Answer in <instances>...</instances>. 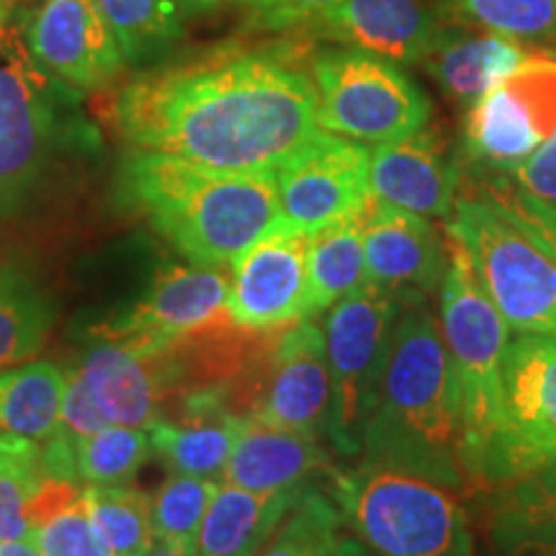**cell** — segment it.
Masks as SVG:
<instances>
[{
    "label": "cell",
    "instance_id": "6da1fadb",
    "mask_svg": "<svg viewBox=\"0 0 556 556\" xmlns=\"http://www.w3.org/2000/svg\"><path fill=\"white\" fill-rule=\"evenodd\" d=\"M116 119L137 150L227 173H276L323 127L317 90L270 54H222L129 83Z\"/></svg>",
    "mask_w": 556,
    "mask_h": 556
},
{
    "label": "cell",
    "instance_id": "7a4b0ae2",
    "mask_svg": "<svg viewBox=\"0 0 556 556\" xmlns=\"http://www.w3.org/2000/svg\"><path fill=\"white\" fill-rule=\"evenodd\" d=\"M361 454L371 467L407 471L454 492H471L462 389L441 319L426 302L402 309Z\"/></svg>",
    "mask_w": 556,
    "mask_h": 556
},
{
    "label": "cell",
    "instance_id": "3957f363",
    "mask_svg": "<svg viewBox=\"0 0 556 556\" xmlns=\"http://www.w3.org/2000/svg\"><path fill=\"white\" fill-rule=\"evenodd\" d=\"M127 189L152 227L193 266L225 268L281 225L276 173H227L139 150Z\"/></svg>",
    "mask_w": 556,
    "mask_h": 556
},
{
    "label": "cell",
    "instance_id": "277c9868",
    "mask_svg": "<svg viewBox=\"0 0 556 556\" xmlns=\"http://www.w3.org/2000/svg\"><path fill=\"white\" fill-rule=\"evenodd\" d=\"M336 500L374 556H475L467 510L433 479L361 464L336 477Z\"/></svg>",
    "mask_w": 556,
    "mask_h": 556
},
{
    "label": "cell",
    "instance_id": "5b68a950",
    "mask_svg": "<svg viewBox=\"0 0 556 556\" xmlns=\"http://www.w3.org/2000/svg\"><path fill=\"white\" fill-rule=\"evenodd\" d=\"M441 330L448 345L464 413V451L471 492H484V469L500 426L503 358L510 325L486 296L467 250L448 235V266L441 281Z\"/></svg>",
    "mask_w": 556,
    "mask_h": 556
},
{
    "label": "cell",
    "instance_id": "8992f818",
    "mask_svg": "<svg viewBox=\"0 0 556 556\" xmlns=\"http://www.w3.org/2000/svg\"><path fill=\"white\" fill-rule=\"evenodd\" d=\"M446 232L467 250L492 304L518 332L556 336V255L484 197H458Z\"/></svg>",
    "mask_w": 556,
    "mask_h": 556
},
{
    "label": "cell",
    "instance_id": "52a82bcc",
    "mask_svg": "<svg viewBox=\"0 0 556 556\" xmlns=\"http://www.w3.org/2000/svg\"><path fill=\"white\" fill-rule=\"evenodd\" d=\"M405 304L368 283L330 309L325 348L330 368V409L325 430L340 454L356 456L377 407L379 387Z\"/></svg>",
    "mask_w": 556,
    "mask_h": 556
},
{
    "label": "cell",
    "instance_id": "ba28073f",
    "mask_svg": "<svg viewBox=\"0 0 556 556\" xmlns=\"http://www.w3.org/2000/svg\"><path fill=\"white\" fill-rule=\"evenodd\" d=\"M317 122L356 142H392L430 122V99L397 62L353 47L319 52L312 62Z\"/></svg>",
    "mask_w": 556,
    "mask_h": 556
},
{
    "label": "cell",
    "instance_id": "9c48e42d",
    "mask_svg": "<svg viewBox=\"0 0 556 556\" xmlns=\"http://www.w3.org/2000/svg\"><path fill=\"white\" fill-rule=\"evenodd\" d=\"M229 413L263 426L317 435L330 409L325 336L312 319L263 332L240 379L229 389Z\"/></svg>",
    "mask_w": 556,
    "mask_h": 556
},
{
    "label": "cell",
    "instance_id": "30bf717a",
    "mask_svg": "<svg viewBox=\"0 0 556 556\" xmlns=\"http://www.w3.org/2000/svg\"><path fill=\"white\" fill-rule=\"evenodd\" d=\"M556 458V336L520 332L503 358L500 426L484 469V492Z\"/></svg>",
    "mask_w": 556,
    "mask_h": 556
},
{
    "label": "cell",
    "instance_id": "8fae6325",
    "mask_svg": "<svg viewBox=\"0 0 556 556\" xmlns=\"http://www.w3.org/2000/svg\"><path fill=\"white\" fill-rule=\"evenodd\" d=\"M556 131V52H526L520 65L475 101L464 119V150L507 173Z\"/></svg>",
    "mask_w": 556,
    "mask_h": 556
},
{
    "label": "cell",
    "instance_id": "7c38bea8",
    "mask_svg": "<svg viewBox=\"0 0 556 556\" xmlns=\"http://www.w3.org/2000/svg\"><path fill=\"white\" fill-rule=\"evenodd\" d=\"M96 405L114 426L148 430L191 392L180 343L142 348L99 338L80 366Z\"/></svg>",
    "mask_w": 556,
    "mask_h": 556
},
{
    "label": "cell",
    "instance_id": "4fadbf2b",
    "mask_svg": "<svg viewBox=\"0 0 556 556\" xmlns=\"http://www.w3.org/2000/svg\"><path fill=\"white\" fill-rule=\"evenodd\" d=\"M283 219L302 232L336 225L366 208L368 148L356 139L319 131L276 170Z\"/></svg>",
    "mask_w": 556,
    "mask_h": 556
},
{
    "label": "cell",
    "instance_id": "5bb4252c",
    "mask_svg": "<svg viewBox=\"0 0 556 556\" xmlns=\"http://www.w3.org/2000/svg\"><path fill=\"white\" fill-rule=\"evenodd\" d=\"M309 235L287 219L232 261L227 315L245 330H281L309 317Z\"/></svg>",
    "mask_w": 556,
    "mask_h": 556
},
{
    "label": "cell",
    "instance_id": "9a60e30c",
    "mask_svg": "<svg viewBox=\"0 0 556 556\" xmlns=\"http://www.w3.org/2000/svg\"><path fill=\"white\" fill-rule=\"evenodd\" d=\"M52 127L50 80L16 26L0 24V204L37 176Z\"/></svg>",
    "mask_w": 556,
    "mask_h": 556
},
{
    "label": "cell",
    "instance_id": "2e32d148",
    "mask_svg": "<svg viewBox=\"0 0 556 556\" xmlns=\"http://www.w3.org/2000/svg\"><path fill=\"white\" fill-rule=\"evenodd\" d=\"M232 274L225 268L168 266L160 270L148 296L122 317L96 328L99 338L129 340L142 348H165L232 323L227 296Z\"/></svg>",
    "mask_w": 556,
    "mask_h": 556
},
{
    "label": "cell",
    "instance_id": "e0dca14e",
    "mask_svg": "<svg viewBox=\"0 0 556 556\" xmlns=\"http://www.w3.org/2000/svg\"><path fill=\"white\" fill-rule=\"evenodd\" d=\"M364 250L374 287L405 307L428 302L448 266V245H443L428 217L374 199L368 201Z\"/></svg>",
    "mask_w": 556,
    "mask_h": 556
},
{
    "label": "cell",
    "instance_id": "ac0fdd59",
    "mask_svg": "<svg viewBox=\"0 0 556 556\" xmlns=\"http://www.w3.org/2000/svg\"><path fill=\"white\" fill-rule=\"evenodd\" d=\"M309 24L323 37L397 65L426 60L448 29L433 0H340Z\"/></svg>",
    "mask_w": 556,
    "mask_h": 556
},
{
    "label": "cell",
    "instance_id": "d6986e66",
    "mask_svg": "<svg viewBox=\"0 0 556 556\" xmlns=\"http://www.w3.org/2000/svg\"><path fill=\"white\" fill-rule=\"evenodd\" d=\"M458 168L448 157L441 131L422 127L415 135L368 150V193L374 201L448 219L456 204Z\"/></svg>",
    "mask_w": 556,
    "mask_h": 556
},
{
    "label": "cell",
    "instance_id": "ffe728a7",
    "mask_svg": "<svg viewBox=\"0 0 556 556\" xmlns=\"http://www.w3.org/2000/svg\"><path fill=\"white\" fill-rule=\"evenodd\" d=\"M29 50L41 67L80 90L106 86L124 62L93 0H47L29 29Z\"/></svg>",
    "mask_w": 556,
    "mask_h": 556
},
{
    "label": "cell",
    "instance_id": "44dd1931",
    "mask_svg": "<svg viewBox=\"0 0 556 556\" xmlns=\"http://www.w3.org/2000/svg\"><path fill=\"white\" fill-rule=\"evenodd\" d=\"M319 467L325 454L317 435L242 420L222 479L248 492H278L302 486Z\"/></svg>",
    "mask_w": 556,
    "mask_h": 556
},
{
    "label": "cell",
    "instance_id": "7402d4cb",
    "mask_svg": "<svg viewBox=\"0 0 556 556\" xmlns=\"http://www.w3.org/2000/svg\"><path fill=\"white\" fill-rule=\"evenodd\" d=\"M304 486L278 492H248L222 484L208 505L197 539V556H255L287 518Z\"/></svg>",
    "mask_w": 556,
    "mask_h": 556
},
{
    "label": "cell",
    "instance_id": "603a6c76",
    "mask_svg": "<svg viewBox=\"0 0 556 556\" xmlns=\"http://www.w3.org/2000/svg\"><path fill=\"white\" fill-rule=\"evenodd\" d=\"M523 58L526 50L518 41L492 31H458L448 26L422 62L451 99L471 106L505 80Z\"/></svg>",
    "mask_w": 556,
    "mask_h": 556
},
{
    "label": "cell",
    "instance_id": "cb8c5ba5",
    "mask_svg": "<svg viewBox=\"0 0 556 556\" xmlns=\"http://www.w3.org/2000/svg\"><path fill=\"white\" fill-rule=\"evenodd\" d=\"M366 214L368 204L351 217L309 235V317L336 307L338 302L358 294L371 283L364 250Z\"/></svg>",
    "mask_w": 556,
    "mask_h": 556
},
{
    "label": "cell",
    "instance_id": "d4e9b609",
    "mask_svg": "<svg viewBox=\"0 0 556 556\" xmlns=\"http://www.w3.org/2000/svg\"><path fill=\"white\" fill-rule=\"evenodd\" d=\"M26 516L31 544L45 556H111L90 520L86 486L80 482L45 477Z\"/></svg>",
    "mask_w": 556,
    "mask_h": 556
},
{
    "label": "cell",
    "instance_id": "484cf974",
    "mask_svg": "<svg viewBox=\"0 0 556 556\" xmlns=\"http://www.w3.org/2000/svg\"><path fill=\"white\" fill-rule=\"evenodd\" d=\"M67 371L52 361H31L0 371V433L45 443L60 430Z\"/></svg>",
    "mask_w": 556,
    "mask_h": 556
},
{
    "label": "cell",
    "instance_id": "4316f807",
    "mask_svg": "<svg viewBox=\"0 0 556 556\" xmlns=\"http://www.w3.org/2000/svg\"><path fill=\"white\" fill-rule=\"evenodd\" d=\"M88 513L111 556H142L155 541L152 500L127 484L86 486Z\"/></svg>",
    "mask_w": 556,
    "mask_h": 556
},
{
    "label": "cell",
    "instance_id": "83f0119b",
    "mask_svg": "<svg viewBox=\"0 0 556 556\" xmlns=\"http://www.w3.org/2000/svg\"><path fill=\"white\" fill-rule=\"evenodd\" d=\"M73 446L78 479L90 486H116L129 484L148 464L152 441L148 430L111 422L96 435L75 441Z\"/></svg>",
    "mask_w": 556,
    "mask_h": 556
},
{
    "label": "cell",
    "instance_id": "f1b7e54d",
    "mask_svg": "<svg viewBox=\"0 0 556 556\" xmlns=\"http://www.w3.org/2000/svg\"><path fill=\"white\" fill-rule=\"evenodd\" d=\"M45 477L41 443L0 433V541H31L26 507Z\"/></svg>",
    "mask_w": 556,
    "mask_h": 556
},
{
    "label": "cell",
    "instance_id": "f546056e",
    "mask_svg": "<svg viewBox=\"0 0 556 556\" xmlns=\"http://www.w3.org/2000/svg\"><path fill=\"white\" fill-rule=\"evenodd\" d=\"M124 60H139L180 34L176 0H93Z\"/></svg>",
    "mask_w": 556,
    "mask_h": 556
},
{
    "label": "cell",
    "instance_id": "4dcf8cb0",
    "mask_svg": "<svg viewBox=\"0 0 556 556\" xmlns=\"http://www.w3.org/2000/svg\"><path fill=\"white\" fill-rule=\"evenodd\" d=\"M52 325V312L37 291L16 278L0 281V368L37 356Z\"/></svg>",
    "mask_w": 556,
    "mask_h": 556
},
{
    "label": "cell",
    "instance_id": "1f68e13d",
    "mask_svg": "<svg viewBox=\"0 0 556 556\" xmlns=\"http://www.w3.org/2000/svg\"><path fill=\"white\" fill-rule=\"evenodd\" d=\"M340 533V513L325 495L304 486L287 518L255 556H330Z\"/></svg>",
    "mask_w": 556,
    "mask_h": 556
},
{
    "label": "cell",
    "instance_id": "d6a6232c",
    "mask_svg": "<svg viewBox=\"0 0 556 556\" xmlns=\"http://www.w3.org/2000/svg\"><path fill=\"white\" fill-rule=\"evenodd\" d=\"M482 29L526 45L556 47V0H448Z\"/></svg>",
    "mask_w": 556,
    "mask_h": 556
},
{
    "label": "cell",
    "instance_id": "836d02e7",
    "mask_svg": "<svg viewBox=\"0 0 556 556\" xmlns=\"http://www.w3.org/2000/svg\"><path fill=\"white\" fill-rule=\"evenodd\" d=\"M217 479L173 475L152 497V533L173 544L197 546L208 505L219 492Z\"/></svg>",
    "mask_w": 556,
    "mask_h": 556
},
{
    "label": "cell",
    "instance_id": "e575fe53",
    "mask_svg": "<svg viewBox=\"0 0 556 556\" xmlns=\"http://www.w3.org/2000/svg\"><path fill=\"white\" fill-rule=\"evenodd\" d=\"M510 528H556V458L495 490L490 531Z\"/></svg>",
    "mask_w": 556,
    "mask_h": 556
},
{
    "label": "cell",
    "instance_id": "d590c367",
    "mask_svg": "<svg viewBox=\"0 0 556 556\" xmlns=\"http://www.w3.org/2000/svg\"><path fill=\"white\" fill-rule=\"evenodd\" d=\"M479 197H484L492 206L500 208L507 219H513L533 238H539L556 255V206L546 204L531 193L520 191L505 176L490 178L479 186Z\"/></svg>",
    "mask_w": 556,
    "mask_h": 556
},
{
    "label": "cell",
    "instance_id": "8d00e7d4",
    "mask_svg": "<svg viewBox=\"0 0 556 556\" xmlns=\"http://www.w3.org/2000/svg\"><path fill=\"white\" fill-rule=\"evenodd\" d=\"M111 426L109 417L101 413V407L96 405L93 394H90L88 381L83 377V371H67V389L65 400H62V420L60 430L70 441H83V438L96 435L99 430Z\"/></svg>",
    "mask_w": 556,
    "mask_h": 556
},
{
    "label": "cell",
    "instance_id": "74e56055",
    "mask_svg": "<svg viewBox=\"0 0 556 556\" xmlns=\"http://www.w3.org/2000/svg\"><path fill=\"white\" fill-rule=\"evenodd\" d=\"M503 176L520 191L556 206V131L533 155H528L523 163H518Z\"/></svg>",
    "mask_w": 556,
    "mask_h": 556
},
{
    "label": "cell",
    "instance_id": "f35d334b",
    "mask_svg": "<svg viewBox=\"0 0 556 556\" xmlns=\"http://www.w3.org/2000/svg\"><path fill=\"white\" fill-rule=\"evenodd\" d=\"M242 3L253 9L268 29H287L291 24L315 18L317 13L332 9L340 0H242Z\"/></svg>",
    "mask_w": 556,
    "mask_h": 556
},
{
    "label": "cell",
    "instance_id": "ab89813d",
    "mask_svg": "<svg viewBox=\"0 0 556 556\" xmlns=\"http://www.w3.org/2000/svg\"><path fill=\"white\" fill-rule=\"evenodd\" d=\"M495 556H556V528L490 531Z\"/></svg>",
    "mask_w": 556,
    "mask_h": 556
},
{
    "label": "cell",
    "instance_id": "60d3db41",
    "mask_svg": "<svg viewBox=\"0 0 556 556\" xmlns=\"http://www.w3.org/2000/svg\"><path fill=\"white\" fill-rule=\"evenodd\" d=\"M142 556H197V546L173 544V541L155 539L152 541V546Z\"/></svg>",
    "mask_w": 556,
    "mask_h": 556
},
{
    "label": "cell",
    "instance_id": "b9f144b4",
    "mask_svg": "<svg viewBox=\"0 0 556 556\" xmlns=\"http://www.w3.org/2000/svg\"><path fill=\"white\" fill-rule=\"evenodd\" d=\"M330 556H371V552H368L356 536H343V533H338L336 544L330 548Z\"/></svg>",
    "mask_w": 556,
    "mask_h": 556
},
{
    "label": "cell",
    "instance_id": "7bdbcfd3",
    "mask_svg": "<svg viewBox=\"0 0 556 556\" xmlns=\"http://www.w3.org/2000/svg\"><path fill=\"white\" fill-rule=\"evenodd\" d=\"M0 556H45L31 541H0Z\"/></svg>",
    "mask_w": 556,
    "mask_h": 556
},
{
    "label": "cell",
    "instance_id": "ee69618b",
    "mask_svg": "<svg viewBox=\"0 0 556 556\" xmlns=\"http://www.w3.org/2000/svg\"><path fill=\"white\" fill-rule=\"evenodd\" d=\"M180 3H184L189 11H208L214 9V5H219L222 0H180Z\"/></svg>",
    "mask_w": 556,
    "mask_h": 556
}]
</instances>
